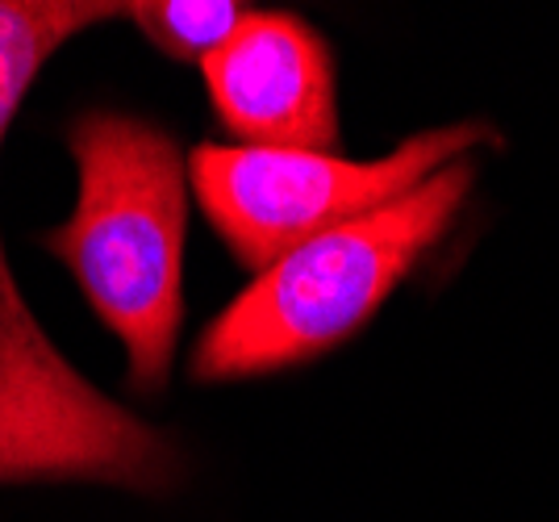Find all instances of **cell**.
<instances>
[{"label": "cell", "mask_w": 559, "mask_h": 522, "mask_svg": "<svg viewBox=\"0 0 559 522\" xmlns=\"http://www.w3.org/2000/svg\"><path fill=\"white\" fill-rule=\"evenodd\" d=\"M117 13V4L96 0H0V139L50 55L71 34ZM171 476V443L96 393L55 352L29 318L0 251V485L105 481L126 489H164Z\"/></svg>", "instance_id": "1"}, {"label": "cell", "mask_w": 559, "mask_h": 522, "mask_svg": "<svg viewBox=\"0 0 559 522\" xmlns=\"http://www.w3.org/2000/svg\"><path fill=\"white\" fill-rule=\"evenodd\" d=\"M467 185L472 167L451 164L393 205L280 256L197 339L192 377H259L338 347L439 242Z\"/></svg>", "instance_id": "3"}, {"label": "cell", "mask_w": 559, "mask_h": 522, "mask_svg": "<svg viewBox=\"0 0 559 522\" xmlns=\"http://www.w3.org/2000/svg\"><path fill=\"white\" fill-rule=\"evenodd\" d=\"M142 34L171 59H210L217 47H226L234 29L251 13L230 0H151L130 9Z\"/></svg>", "instance_id": "6"}, {"label": "cell", "mask_w": 559, "mask_h": 522, "mask_svg": "<svg viewBox=\"0 0 559 522\" xmlns=\"http://www.w3.org/2000/svg\"><path fill=\"white\" fill-rule=\"evenodd\" d=\"M80 197L68 226L43 235L100 322L126 343L130 384L164 389L185 318V167L159 126L88 114L68 134Z\"/></svg>", "instance_id": "2"}, {"label": "cell", "mask_w": 559, "mask_h": 522, "mask_svg": "<svg viewBox=\"0 0 559 522\" xmlns=\"http://www.w3.org/2000/svg\"><path fill=\"white\" fill-rule=\"evenodd\" d=\"M205 84L247 146L326 151L338 139L330 50L293 13H251L205 59Z\"/></svg>", "instance_id": "5"}, {"label": "cell", "mask_w": 559, "mask_h": 522, "mask_svg": "<svg viewBox=\"0 0 559 522\" xmlns=\"http://www.w3.org/2000/svg\"><path fill=\"white\" fill-rule=\"evenodd\" d=\"M480 139L485 130L472 121L447 126L405 139L372 164L338 159L330 151L205 143L192 151V185L238 263L272 268L309 238L401 201Z\"/></svg>", "instance_id": "4"}]
</instances>
